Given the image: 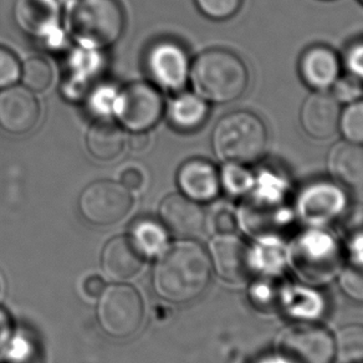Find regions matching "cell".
Instances as JSON below:
<instances>
[{
    "label": "cell",
    "instance_id": "obj_18",
    "mask_svg": "<svg viewBox=\"0 0 363 363\" xmlns=\"http://www.w3.org/2000/svg\"><path fill=\"white\" fill-rule=\"evenodd\" d=\"M328 171L331 179L341 187L363 193V146L340 141L328 155Z\"/></svg>",
    "mask_w": 363,
    "mask_h": 363
},
{
    "label": "cell",
    "instance_id": "obj_11",
    "mask_svg": "<svg viewBox=\"0 0 363 363\" xmlns=\"http://www.w3.org/2000/svg\"><path fill=\"white\" fill-rule=\"evenodd\" d=\"M208 254L218 277L233 285L249 281L257 269L252 247L237 234L214 235Z\"/></svg>",
    "mask_w": 363,
    "mask_h": 363
},
{
    "label": "cell",
    "instance_id": "obj_37",
    "mask_svg": "<svg viewBox=\"0 0 363 363\" xmlns=\"http://www.w3.org/2000/svg\"><path fill=\"white\" fill-rule=\"evenodd\" d=\"M150 145H151V136L148 131L132 132L131 136L128 138L130 150L135 153L146 152Z\"/></svg>",
    "mask_w": 363,
    "mask_h": 363
},
{
    "label": "cell",
    "instance_id": "obj_26",
    "mask_svg": "<svg viewBox=\"0 0 363 363\" xmlns=\"http://www.w3.org/2000/svg\"><path fill=\"white\" fill-rule=\"evenodd\" d=\"M21 79L26 89L33 92H44L52 82V69L44 57L33 56L21 66Z\"/></svg>",
    "mask_w": 363,
    "mask_h": 363
},
{
    "label": "cell",
    "instance_id": "obj_4",
    "mask_svg": "<svg viewBox=\"0 0 363 363\" xmlns=\"http://www.w3.org/2000/svg\"><path fill=\"white\" fill-rule=\"evenodd\" d=\"M267 130L260 117L249 111L223 116L212 132V147L222 162L252 164L267 150Z\"/></svg>",
    "mask_w": 363,
    "mask_h": 363
},
{
    "label": "cell",
    "instance_id": "obj_13",
    "mask_svg": "<svg viewBox=\"0 0 363 363\" xmlns=\"http://www.w3.org/2000/svg\"><path fill=\"white\" fill-rule=\"evenodd\" d=\"M160 222L179 239H196L207 227V213L201 203L184 194H169L160 206Z\"/></svg>",
    "mask_w": 363,
    "mask_h": 363
},
{
    "label": "cell",
    "instance_id": "obj_6",
    "mask_svg": "<svg viewBox=\"0 0 363 363\" xmlns=\"http://www.w3.org/2000/svg\"><path fill=\"white\" fill-rule=\"evenodd\" d=\"M289 257L298 275L311 283L331 280L343 267L337 242L321 230H310L298 238Z\"/></svg>",
    "mask_w": 363,
    "mask_h": 363
},
{
    "label": "cell",
    "instance_id": "obj_12",
    "mask_svg": "<svg viewBox=\"0 0 363 363\" xmlns=\"http://www.w3.org/2000/svg\"><path fill=\"white\" fill-rule=\"evenodd\" d=\"M146 65L152 80L166 90L182 91L189 79V56L176 41L156 43L147 52Z\"/></svg>",
    "mask_w": 363,
    "mask_h": 363
},
{
    "label": "cell",
    "instance_id": "obj_40",
    "mask_svg": "<svg viewBox=\"0 0 363 363\" xmlns=\"http://www.w3.org/2000/svg\"><path fill=\"white\" fill-rule=\"evenodd\" d=\"M52 1H55L56 4H59V6H60V4H62V3L66 1V0H52Z\"/></svg>",
    "mask_w": 363,
    "mask_h": 363
},
{
    "label": "cell",
    "instance_id": "obj_8",
    "mask_svg": "<svg viewBox=\"0 0 363 363\" xmlns=\"http://www.w3.org/2000/svg\"><path fill=\"white\" fill-rule=\"evenodd\" d=\"M133 206L131 193L118 182H94L81 192L79 211L86 222L110 227L121 222Z\"/></svg>",
    "mask_w": 363,
    "mask_h": 363
},
{
    "label": "cell",
    "instance_id": "obj_15",
    "mask_svg": "<svg viewBox=\"0 0 363 363\" xmlns=\"http://www.w3.org/2000/svg\"><path fill=\"white\" fill-rule=\"evenodd\" d=\"M341 105L330 91H313L300 110V123L313 140L325 141L338 132Z\"/></svg>",
    "mask_w": 363,
    "mask_h": 363
},
{
    "label": "cell",
    "instance_id": "obj_5",
    "mask_svg": "<svg viewBox=\"0 0 363 363\" xmlns=\"http://www.w3.org/2000/svg\"><path fill=\"white\" fill-rule=\"evenodd\" d=\"M96 316L102 331L110 337H131L140 331L143 323V300L133 286L126 284L111 285L99 298Z\"/></svg>",
    "mask_w": 363,
    "mask_h": 363
},
{
    "label": "cell",
    "instance_id": "obj_39",
    "mask_svg": "<svg viewBox=\"0 0 363 363\" xmlns=\"http://www.w3.org/2000/svg\"><path fill=\"white\" fill-rule=\"evenodd\" d=\"M260 363H289L283 359L281 357H279L278 354H275V356H272V357L264 358L262 361H260Z\"/></svg>",
    "mask_w": 363,
    "mask_h": 363
},
{
    "label": "cell",
    "instance_id": "obj_30",
    "mask_svg": "<svg viewBox=\"0 0 363 363\" xmlns=\"http://www.w3.org/2000/svg\"><path fill=\"white\" fill-rule=\"evenodd\" d=\"M330 92L340 105H348L362 99L363 82L350 74H341L330 89Z\"/></svg>",
    "mask_w": 363,
    "mask_h": 363
},
{
    "label": "cell",
    "instance_id": "obj_9",
    "mask_svg": "<svg viewBox=\"0 0 363 363\" xmlns=\"http://www.w3.org/2000/svg\"><path fill=\"white\" fill-rule=\"evenodd\" d=\"M164 101L160 91L147 82H133L122 89L113 104V115L131 132L148 131L161 120Z\"/></svg>",
    "mask_w": 363,
    "mask_h": 363
},
{
    "label": "cell",
    "instance_id": "obj_29",
    "mask_svg": "<svg viewBox=\"0 0 363 363\" xmlns=\"http://www.w3.org/2000/svg\"><path fill=\"white\" fill-rule=\"evenodd\" d=\"M207 224L211 225L216 235L237 234L238 228L240 227L238 211L227 204L218 206L209 217L207 216Z\"/></svg>",
    "mask_w": 363,
    "mask_h": 363
},
{
    "label": "cell",
    "instance_id": "obj_27",
    "mask_svg": "<svg viewBox=\"0 0 363 363\" xmlns=\"http://www.w3.org/2000/svg\"><path fill=\"white\" fill-rule=\"evenodd\" d=\"M338 132L345 141L363 146V97L341 108Z\"/></svg>",
    "mask_w": 363,
    "mask_h": 363
},
{
    "label": "cell",
    "instance_id": "obj_10",
    "mask_svg": "<svg viewBox=\"0 0 363 363\" xmlns=\"http://www.w3.org/2000/svg\"><path fill=\"white\" fill-rule=\"evenodd\" d=\"M346 209V189L333 179L310 182L301 188L295 202L298 218L315 228L336 220Z\"/></svg>",
    "mask_w": 363,
    "mask_h": 363
},
{
    "label": "cell",
    "instance_id": "obj_22",
    "mask_svg": "<svg viewBox=\"0 0 363 363\" xmlns=\"http://www.w3.org/2000/svg\"><path fill=\"white\" fill-rule=\"evenodd\" d=\"M209 115V105L196 92L181 91L172 99L168 106V118L178 131L192 132L204 125Z\"/></svg>",
    "mask_w": 363,
    "mask_h": 363
},
{
    "label": "cell",
    "instance_id": "obj_33",
    "mask_svg": "<svg viewBox=\"0 0 363 363\" xmlns=\"http://www.w3.org/2000/svg\"><path fill=\"white\" fill-rule=\"evenodd\" d=\"M343 214V232L346 237L356 244L363 242V203L353 206Z\"/></svg>",
    "mask_w": 363,
    "mask_h": 363
},
{
    "label": "cell",
    "instance_id": "obj_16",
    "mask_svg": "<svg viewBox=\"0 0 363 363\" xmlns=\"http://www.w3.org/2000/svg\"><path fill=\"white\" fill-rule=\"evenodd\" d=\"M298 75L313 91H330L341 75L342 61L333 48L323 44L308 46L298 59Z\"/></svg>",
    "mask_w": 363,
    "mask_h": 363
},
{
    "label": "cell",
    "instance_id": "obj_21",
    "mask_svg": "<svg viewBox=\"0 0 363 363\" xmlns=\"http://www.w3.org/2000/svg\"><path fill=\"white\" fill-rule=\"evenodd\" d=\"M126 137L121 127L110 118H100L91 125L86 146L91 156L99 161H113L121 155Z\"/></svg>",
    "mask_w": 363,
    "mask_h": 363
},
{
    "label": "cell",
    "instance_id": "obj_23",
    "mask_svg": "<svg viewBox=\"0 0 363 363\" xmlns=\"http://www.w3.org/2000/svg\"><path fill=\"white\" fill-rule=\"evenodd\" d=\"M130 238L147 259L156 257L166 249L168 232L160 220L141 218L132 224Z\"/></svg>",
    "mask_w": 363,
    "mask_h": 363
},
{
    "label": "cell",
    "instance_id": "obj_19",
    "mask_svg": "<svg viewBox=\"0 0 363 363\" xmlns=\"http://www.w3.org/2000/svg\"><path fill=\"white\" fill-rule=\"evenodd\" d=\"M143 257L130 235L112 238L101 252L102 272L115 281H125L141 272Z\"/></svg>",
    "mask_w": 363,
    "mask_h": 363
},
{
    "label": "cell",
    "instance_id": "obj_38",
    "mask_svg": "<svg viewBox=\"0 0 363 363\" xmlns=\"http://www.w3.org/2000/svg\"><path fill=\"white\" fill-rule=\"evenodd\" d=\"M8 328H9V321L6 318V313L3 310H0V340H3V337L6 336Z\"/></svg>",
    "mask_w": 363,
    "mask_h": 363
},
{
    "label": "cell",
    "instance_id": "obj_32",
    "mask_svg": "<svg viewBox=\"0 0 363 363\" xmlns=\"http://www.w3.org/2000/svg\"><path fill=\"white\" fill-rule=\"evenodd\" d=\"M19 60L9 49L0 46V91L14 85L21 79Z\"/></svg>",
    "mask_w": 363,
    "mask_h": 363
},
{
    "label": "cell",
    "instance_id": "obj_1",
    "mask_svg": "<svg viewBox=\"0 0 363 363\" xmlns=\"http://www.w3.org/2000/svg\"><path fill=\"white\" fill-rule=\"evenodd\" d=\"M211 275L212 264L204 247L182 239L161 252L152 272V288L164 301L183 305L202 296Z\"/></svg>",
    "mask_w": 363,
    "mask_h": 363
},
{
    "label": "cell",
    "instance_id": "obj_41",
    "mask_svg": "<svg viewBox=\"0 0 363 363\" xmlns=\"http://www.w3.org/2000/svg\"><path fill=\"white\" fill-rule=\"evenodd\" d=\"M359 1H361V3H362V4H363V0H359Z\"/></svg>",
    "mask_w": 363,
    "mask_h": 363
},
{
    "label": "cell",
    "instance_id": "obj_17",
    "mask_svg": "<svg viewBox=\"0 0 363 363\" xmlns=\"http://www.w3.org/2000/svg\"><path fill=\"white\" fill-rule=\"evenodd\" d=\"M177 183L182 194L198 203L212 202L222 189L219 169L203 158L184 162L177 173Z\"/></svg>",
    "mask_w": 363,
    "mask_h": 363
},
{
    "label": "cell",
    "instance_id": "obj_28",
    "mask_svg": "<svg viewBox=\"0 0 363 363\" xmlns=\"http://www.w3.org/2000/svg\"><path fill=\"white\" fill-rule=\"evenodd\" d=\"M340 283L345 294L363 303V259H353L340 272Z\"/></svg>",
    "mask_w": 363,
    "mask_h": 363
},
{
    "label": "cell",
    "instance_id": "obj_20",
    "mask_svg": "<svg viewBox=\"0 0 363 363\" xmlns=\"http://www.w3.org/2000/svg\"><path fill=\"white\" fill-rule=\"evenodd\" d=\"M59 6L52 0H16L14 19L28 35L46 39L59 26Z\"/></svg>",
    "mask_w": 363,
    "mask_h": 363
},
{
    "label": "cell",
    "instance_id": "obj_35",
    "mask_svg": "<svg viewBox=\"0 0 363 363\" xmlns=\"http://www.w3.org/2000/svg\"><path fill=\"white\" fill-rule=\"evenodd\" d=\"M120 183L130 192L140 191L145 184V176L137 167H126L120 173Z\"/></svg>",
    "mask_w": 363,
    "mask_h": 363
},
{
    "label": "cell",
    "instance_id": "obj_14",
    "mask_svg": "<svg viewBox=\"0 0 363 363\" xmlns=\"http://www.w3.org/2000/svg\"><path fill=\"white\" fill-rule=\"evenodd\" d=\"M40 118V105L26 86L0 91V127L13 135L30 132Z\"/></svg>",
    "mask_w": 363,
    "mask_h": 363
},
{
    "label": "cell",
    "instance_id": "obj_7",
    "mask_svg": "<svg viewBox=\"0 0 363 363\" xmlns=\"http://www.w3.org/2000/svg\"><path fill=\"white\" fill-rule=\"evenodd\" d=\"M277 354L289 363H333V335L311 321L293 323L279 333Z\"/></svg>",
    "mask_w": 363,
    "mask_h": 363
},
{
    "label": "cell",
    "instance_id": "obj_34",
    "mask_svg": "<svg viewBox=\"0 0 363 363\" xmlns=\"http://www.w3.org/2000/svg\"><path fill=\"white\" fill-rule=\"evenodd\" d=\"M342 65L347 69V74L363 82V40L353 41L347 46Z\"/></svg>",
    "mask_w": 363,
    "mask_h": 363
},
{
    "label": "cell",
    "instance_id": "obj_25",
    "mask_svg": "<svg viewBox=\"0 0 363 363\" xmlns=\"http://www.w3.org/2000/svg\"><path fill=\"white\" fill-rule=\"evenodd\" d=\"M219 169L220 187L234 197H245L250 192L255 181V172L249 169L247 164L237 162H223Z\"/></svg>",
    "mask_w": 363,
    "mask_h": 363
},
{
    "label": "cell",
    "instance_id": "obj_36",
    "mask_svg": "<svg viewBox=\"0 0 363 363\" xmlns=\"http://www.w3.org/2000/svg\"><path fill=\"white\" fill-rule=\"evenodd\" d=\"M84 293L91 298H99L106 289L105 280L99 275H91L84 281Z\"/></svg>",
    "mask_w": 363,
    "mask_h": 363
},
{
    "label": "cell",
    "instance_id": "obj_3",
    "mask_svg": "<svg viewBox=\"0 0 363 363\" xmlns=\"http://www.w3.org/2000/svg\"><path fill=\"white\" fill-rule=\"evenodd\" d=\"M66 24L84 49H105L121 38L125 13L117 0H71Z\"/></svg>",
    "mask_w": 363,
    "mask_h": 363
},
{
    "label": "cell",
    "instance_id": "obj_2",
    "mask_svg": "<svg viewBox=\"0 0 363 363\" xmlns=\"http://www.w3.org/2000/svg\"><path fill=\"white\" fill-rule=\"evenodd\" d=\"M193 90L206 101L228 104L242 96L249 85V71L239 56L227 49L203 51L191 64Z\"/></svg>",
    "mask_w": 363,
    "mask_h": 363
},
{
    "label": "cell",
    "instance_id": "obj_31",
    "mask_svg": "<svg viewBox=\"0 0 363 363\" xmlns=\"http://www.w3.org/2000/svg\"><path fill=\"white\" fill-rule=\"evenodd\" d=\"M198 9L213 21H227L240 11L242 0H196Z\"/></svg>",
    "mask_w": 363,
    "mask_h": 363
},
{
    "label": "cell",
    "instance_id": "obj_24",
    "mask_svg": "<svg viewBox=\"0 0 363 363\" xmlns=\"http://www.w3.org/2000/svg\"><path fill=\"white\" fill-rule=\"evenodd\" d=\"M335 340V361L363 363V325L351 323L338 330Z\"/></svg>",
    "mask_w": 363,
    "mask_h": 363
}]
</instances>
